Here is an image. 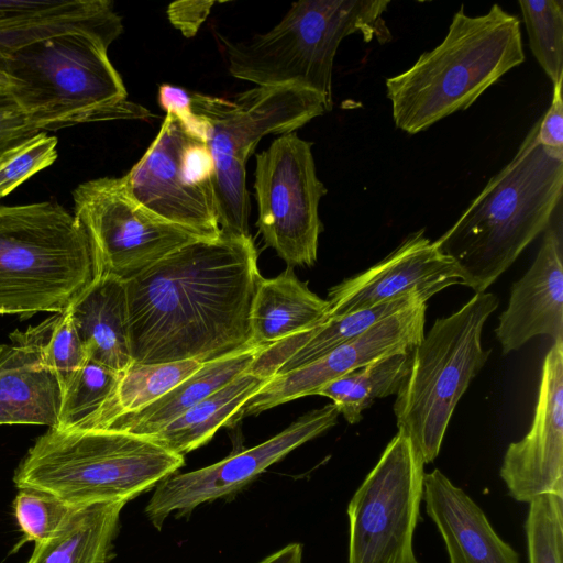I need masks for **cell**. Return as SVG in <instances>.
<instances>
[{
	"instance_id": "cell-1",
	"label": "cell",
	"mask_w": 563,
	"mask_h": 563,
	"mask_svg": "<svg viewBox=\"0 0 563 563\" xmlns=\"http://www.w3.org/2000/svg\"><path fill=\"white\" fill-rule=\"evenodd\" d=\"M262 278L252 236L221 233L125 280L132 361L203 364L254 347L251 311Z\"/></svg>"
},
{
	"instance_id": "cell-2",
	"label": "cell",
	"mask_w": 563,
	"mask_h": 563,
	"mask_svg": "<svg viewBox=\"0 0 563 563\" xmlns=\"http://www.w3.org/2000/svg\"><path fill=\"white\" fill-rule=\"evenodd\" d=\"M539 120L512 159L493 176L434 242L457 266L463 286L485 290L553 220L563 191V155L538 140Z\"/></svg>"
},
{
	"instance_id": "cell-3",
	"label": "cell",
	"mask_w": 563,
	"mask_h": 563,
	"mask_svg": "<svg viewBox=\"0 0 563 563\" xmlns=\"http://www.w3.org/2000/svg\"><path fill=\"white\" fill-rule=\"evenodd\" d=\"M523 60L520 21L515 14L493 4L485 14L468 15L461 5L437 47L386 79L396 128L417 134L470 108Z\"/></svg>"
},
{
	"instance_id": "cell-4",
	"label": "cell",
	"mask_w": 563,
	"mask_h": 563,
	"mask_svg": "<svg viewBox=\"0 0 563 563\" xmlns=\"http://www.w3.org/2000/svg\"><path fill=\"white\" fill-rule=\"evenodd\" d=\"M183 465L184 456L145 437L113 429L48 428L18 465L13 483L79 509L128 503Z\"/></svg>"
},
{
	"instance_id": "cell-5",
	"label": "cell",
	"mask_w": 563,
	"mask_h": 563,
	"mask_svg": "<svg viewBox=\"0 0 563 563\" xmlns=\"http://www.w3.org/2000/svg\"><path fill=\"white\" fill-rule=\"evenodd\" d=\"M389 0H302L294 2L271 31L233 42L221 37L230 74L257 86H296L320 95L332 109V73L341 42L391 38L383 20Z\"/></svg>"
},
{
	"instance_id": "cell-6",
	"label": "cell",
	"mask_w": 563,
	"mask_h": 563,
	"mask_svg": "<svg viewBox=\"0 0 563 563\" xmlns=\"http://www.w3.org/2000/svg\"><path fill=\"white\" fill-rule=\"evenodd\" d=\"M108 48L86 34L48 38L0 56V77L38 131L147 117L126 100Z\"/></svg>"
},
{
	"instance_id": "cell-7",
	"label": "cell",
	"mask_w": 563,
	"mask_h": 563,
	"mask_svg": "<svg viewBox=\"0 0 563 563\" xmlns=\"http://www.w3.org/2000/svg\"><path fill=\"white\" fill-rule=\"evenodd\" d=\"M96 277L88 236L63 206L0 205V316L62 312Z\"/></svg>"
},
{
	"instance_id": "cell-8",
	"label": "cell",
	"mask_w": 563,
	"mask_h": 563,
	"mask_svg": "<svg viewBox=\"0 0 563 563\" xmlns=\"http://www.w3.org/2000/svg\"><path fill=\"white\" fill-rule=\"evenodd\" d=\"M196 134L213 165V190L221 233L249 238L250 198L245 165L269 134L295 132L329 111L323 98L296 86H256L232 99L190 93Z\"/></svg>"
},
{
	"instance_id": "cell-9",
	"label": "cell",
	"mask_w": 563,
	"mask_h": 563,
	"mask_svg": "<svg viewBox=\"0 0 563 563\" xmlns=\"http://www.w3.org/2000/svg\"><path fill=\"white\" fill-rule=\"evenodd\" d=\"M498 305L492 292L475 294L457 311L438 318L410 351L394 413L398 431L410 439L424 464L438 456L460 398L489 356L482 331Z\"/></svg>"
},
{
	"instance_id": "cell-10",
	"label": "cell",
	"mask_w": 563,
	"mask_h": 563,
	"mask_svg": "<svg viewBox=\"0 0 563 563\" xmlns=\"http://www.w3.org/2000/svg\"><path fill=\"white\" fill-rule=\"evenodd\" d=\"M121 178L130 196L158 218L201 239L221 235L210 153L174 113L166 112L156 137Z\"/></svg>"
},
{
	"instance_id": "cell-11",
	"label": "cell",
	"mask_w": 563,
	"mask_h": 563,
	"mask_svg": "<svg viewBox=\"0 0 563 563\" xmlns=\"http://www.w3.org/2000/svg\"><path fill=\"white\" fill-rule=\"evenodd\" d=\"M423 476L422 459L398 431L350 500L349 563H419L412 541Z\"/></svg>"
},
{
	"instance_id": "cell-12",
	"label": "cell",
	"mask_w": 563,
	"mask_h": 563,
	"mask_svg": "<svg viewBox=\"0 0 563 563\" xmlns=\"http://www.w3.org/2000/svg\"><path fill=\"white\" fill-rule=\"evenodd\" d=\"M73 199L74 217L88 236L97 276L129 280L201 239L142 207L126 191L121 177L81 183Z\"/></svg>"
},
{
	"instance_id": "cell-13",
	"label": "cell",
	"mask_w": 563,
	"mask_h": 563,
	"mask_svg": "<svg viewBox=\"0 0 563 563\" xmlns=\"http://www.w3.org/2000/svg\"><path fill=\"white\" fill-rule=\"evenodd\" d=\"M312 143L283 134L256 155V227L288 267L317 261L322 223L319 202L327 188L318 178Z\"/></svg>"
},
{
	"instance_id": "cell-14",
	"label": "cell",
	"mask_w": 563,
	"mask_h": 563,
	"mask_svg": "<svg viewBox=\"0 0 563 563\" xmlns=\"http://www.w3.org/2000/svg\"><path fill=\"white\" fill-rule=\"evenodd\" d=\"M333 404L299 417L273 438L214 464L174 473L154 488L145 515L161 530L169 515H189L196 507L240 490L289 452L317 438L338 422Z\"/></svg>"
},
{
	"instance_id": "cell-15",
	"label": "cell",
	"mask_w": 563,
	"mask_h": 563,
	"mask_svg": "<svg viewBox=\"0 0 563 563\" xmlns=\"http://www.w3.org/2000/svg\"><path fill=\"white\" fill-rule=\"evenodd\" d=\"M426 309L427 303L405 309L313 362L269 377L232 417L229 426L278 405L317 395L332 380L382 356L410 352L424 335Z\"/></svg>"
},
{
	"instance_id": "cell-16",
	"label": "cell",
	"mask_w": 563,
	"mask_h": 563,
	"mask_svg": "<svg viewBox=\"0 0 563 563\" xmlns=\"http://www.w3.org/2000/svg\"><path fill=\"white\" fill-rule=\"evenodd\" d=\"M499 474L517 501L563 495V340L544 357L530 430L508 445Z\"/></svg>"
},
{
	"instance_id": "cell-17",
	"label": "cell",
	"mask_w": 563,
	"mask_h": 563,
	"mask_svg": "<svg viewBox=\"0 0 563 563\" xmlns=\"http://www.w3.org/2000/svg\"><path fill=\"white\" fill-rule=\"evenodd\" d=\"M453 285H463L457 266L420 229L375 265L333 286L327 299L329 317L406 296L427 302Z\"/></svg>"
},
{
	"instance_id": "cell-18",
	"label": "cell",
	"mask_w": 563,
	"mask_h": 563,
	"mask_svg": "<svg viewBox=\"0 0 563 563\" xmlns=\"http://www.w3.org/2000/svg\"><path fill=\"white\" fill-rule=\"evenodd\" d=\"M563 244L561 220L551 221L539 252L525 275L511 286L507 308L495 329L504 354L538 335L563 340Z\"/></svg>"
},
{
	"instance_id": "cell-19",
	"label": "cell",
	"mask_w": 563,
	"mask_h": 563,
	"mask_svg": "<svg viewBox=\"0 0 563 563\" xmlns=\"http://www.w3.org/2000/svg\"><path fill=\"white\" fill-rule=\"evenodd\" d=\"M122 32L108 0H0V56L67 34H86L109 47Z\"/></svg>"
},
{
	"instance_id": "cell-20",
	"label": "cell",
	"mask_w": 563,
	"mask_h": 563,
	"mask_svg": "<svg viewBox=\"0 0 563 563\" xmlns=\"http://www.w3.org/2000/svg\"><path fill=\"white\" fill-rule=\"evenodd\" d=\"M422 500L445 543L450 563H519L479 506L440 470L424 473Z\"/></svg>"
},
{
	"instance_id": "cell-21",
	"label": "cell",
	"mask_w": 563,
	"mask_h": 563,
	"mask_svg": "<svg viewBox=\"0 0 563 563\" xmlns=\"http://www.w3.org/2000/svg\"><path fill=\"white\" fill-rule=\"evenodd\" d=\"M69 309L89 360L117 372L131 365L124 280L108 275L96 277Z\"/></svg>"
},
{
	"instance_id": "cell-22",
	"label": "cell",
	"mask_w": 563,
	"mask_h": 563,
	"mask_svg": "<svg viewBox=\"0 0 563 563\" xmlns=\"http://www.w3.org/2000/svg\"><path fill=\"white\" fill-rule=\"evenodd\" d=\"M62 385L31 349L0 344V424L54 428L62 404Z\"/></svg>"
},
{
	"instance_id": "cell-23",
	"label": "cell",
	"mask_w": 563,
	"mask_h": 563,
	"mask_svg": "<svg viewBox=\"0 0 563 563\" xmlns=\"http://www.w3.org/2000/svg\"><path fill=\"white\" fill-rule=\"evenodd\" d=\"M329 317V302L298 279L292 267L262 278L252 306V344L267 347L308 332Z\"/></svg>"
},
{
	"instance_id": "cell-24",
	"label": "cell",
	"mask_w": 563,
	"mask_h": 563,
	"mask_svg": "<svg viewBox=\"0 0 563 563\" xmlns=\"http://www.w3.org/2000/svg\"><path fill=\"white\" fill-rule=\"evenodd\" d=\"M264 346H254L219 360L203 363L195 373L184 379L164 396L148 406L117 417L107 428L150 437L188 409L224 387L253 366Z\"/></svg>"
},
{
	"instance_id": "cell-25",
	"label": "cell",
	"mask_w": 563,
	"mask_h": 563,
	"mask_svg": "<svg viewBox=\"0 0 563 563\" xmlns=\"http://www.w3.org/2000/svg\"><path fill=\"white\" fill-rule=\"evenodd\" d=\"M125 504L75 509L53 536L35 543L26 563H108Z\"/></svg>"
},
{
	"instance_id": "cell-26",
	"label": "cell",
	"mask_w": 563,
	"mask_h": 563,
	"mask_svg": "<svg viewBox=\"0 0 563 563\" xmlns=\"http://www.w3.org/2000/svg\"><path fill=\"white\" fill-rule=\"evenodd\" d=\"M268 378L247 371L214 391L158 432L147 437L163 449L184 456L206 444Z\"/></svg>"
},
{
	"instance_id": "cell-27",
	"label": "cell",
	"mask_w": 563,
	"mask_h": 563,
	"mask_svg": "<svg viewBox=\"0 0 563 563\" xmlns=\"http://www.w3.org/2000/svg\"><path fill=\"white\" fill-rule=\"evenodd\" d=\"M409 365L410 352L390 353L332 380L317 395L330 398L339 413L355 424L377 398L398 393Z\"/></svg>"
},
{
	"instance_id": "cell-28",
	"label": "cell",
	"mask_w": 563,
	"mask_h": 563,
	"mask_svg": "<svg viewBox=\"0 0 563 563\" xmlns=\"http://www.w3.org/2000/svg\"><path fill=\"white\" fill-rule=\"evenodd\" d=\"M201 365L192 360L152 364L132 362L121 372L113 400L93 429H104L117 417L148 406Z\"/></svg>"
},
{
	"instance_id": "cell-29",
	"label": "cell",
	"mask_w": 563,
	"mask_h": 563,
	"mask_svg": "<svg viewBox=\"0 0 563 563\" xmlns=\"http://www.w3.org/2000/svg\"><path fill=\"white\" fill-rule=\"evenodd\" d=\"M426 303L417 296H406L341 316L328 317L312 329L308 341L274 375L285 374L323 356L333 349L351 341L382 320L412 306Z\"/></svg>"
},
{
	"instance_id": "cell-30",
	"label": "cell",
	"mask_w": 563,
	"mask_h": 563,
	"mask_svg": "<svg viewBox=\"0 0 563 563\" xmlns=\"http://www.w3.org/2000/svg\"><path fill=\"white\" fill-rule=\"evenodd\" d=\"M12 344L37 353L42 362L58 377L62 391L70 378L89 360L73 321L69 307L24 331L10 333Z\"/></svg>"
},
{
	"instance_id": "cell-31",
	"label": "cell",
	"mask_w": 563,
	"mask_h": 563,
	"mask_svg": "<svg viewBox=\"0 0 563 563\" xmlns=\"http://www.w3.org/2000/svg\"><path fill=\"white\" fill-rule=\"evenodd\" d=\"M121 372L88 360L63 388L57 429H93L113 400Z\"/></svg>"
},
{
	"instance_id": "cell-32",
	"label": "cell",
	"mask_w": 563,
	"mask_h": 563,
	"mask_svg": "<svg viewBox=\"0 0 563 563\" xmlns=\"http://www.w3.org/2000/svg\"><path fill=\"white\" fill-rule=\"evenodd\" d=\"M529 47L554 85L563 78V1L519 0Z\"/></svg>"
},
{
	"instance_id": "cell-33",
	"label": "cell",
	"mask_w": 563,
	"mask_h": 563,
	"mask_svg": "<svg viewBox=\"0 0 563 563\" xmlns=\"http://www.w3.org/2000/svg\"><path fill=\"white\" fill-rule=\"evenodd\" d=\"M525 531L529 563H562L563 495L545 494L532 498Z\"/></svg>"
},
{
	"instance_id": "cell-34",
	"label": "cell",
	"mask_w": 563,
	"mask_h": 563,
	"mask_svg": "<svg viewBox=\"0 0 563 563\" xmlns=\"http://www.w3.org/2000/svg\"><path fill=\"white\" fill-rule=\"evenodd\" d=\"M12 507L23 534L14 550L25 542L37 543L49 538L75 510L55 496L31 488H20Z\"/></svg>"
},
{
	"instance_id": "cell-35",
	"label": "cell",
	"mask_w": 563,
	"mask_h": 563,
	"mask_svg": "<svg viewBox=\"0 0 563 563\" xmlns=\"http://www.w3.org/2000/svg\"><path fill=\"white\" fill-rule=\"evenodd\" d=\"M57 139L41 131L0 157V199L57 158Z\"/></svg>"
},
{
	"instance_id": "cell-36",
	"label": "cell",
	"mask_w": 563,
	"mask_h": 563,
	"mask_svg": "<svg viewBox=\"0 0 563 563\" xmlns=\"http://www.w3.org/2000/svg\"><path fill=\"white\" fill-rule=\"evenodd\" d=\"M38 132L0 77V157Z\"/></svg>"
},
{
	"instance_id": "cell-37",
	"label": "cell",
	"mask_w": 563,
	"mask_h": 563,
	"mask_svg": "<svg viewBox=\"0 0 563 563\" xmlns=\"http://www.w3.org/2000/svg\"><path fill=\"white\" fill-rule=\"evenodd\" d=\"M562 81L553 85V95L549 109L539 119L538 140L547 150L563 155V101Z\"/></svg>"
},
{
	"instance_id": "cell-38",
	"label": "cell",
	"mask_w": 563,
	"mask_h": 563,
	"mask_svg": "<svg viewBox=\"0 0 563 563\" xmlns=\"http://www.w3.org/2000/svg\"><path fill=\"white\" fill-rule=\"evenodd\" d=\"M214 1H176L168 5L167 15L170 23L184 36L191 37L210 13Z\"/></svg>"
},
{
	"instance_id": "cell-39",
	"label": "cell",
	"mask_w": 563,
	"mask_h": 563,
	"mask_svg": "<svg viewBox=\"0 0 563 563\" xmlns=\"http://www.w3.org/2000/svg\"><path fill=\"white\" fill-rule=\"evenodd\" d=\"M191 96L180 87L162 85L158 90V101L166 112L174 113L185 126L194 133L196 119L190 107Z\"/></svg>"
},
{
	"instance_id": "cell-40",
	"label": "cell",
	"mask_w": 563,
	"mask_h": 563,
	"mask_svg": "<svg viewBox=\"0 0 563 563\" xmlns=\"http://www.w3.org/2000/svg\"><path fill=\"white\" fill-rule=\"evenodd\" d=\"M303 547L301 543H289L257 563H302Z\"/></svg>"
}]
</instances>
